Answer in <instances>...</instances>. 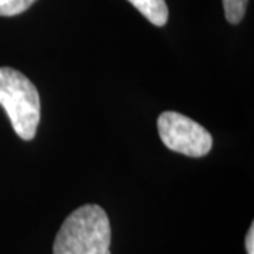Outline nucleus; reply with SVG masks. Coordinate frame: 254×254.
<instances>
[{"label": "nucleus", "mask_w": 254, "mask_h": 254, "mask_svg": "<svg viewBox=\"0 0 254 254\" xmlns=\"http://www.w3.org/2000/svg\"><path fill=\"white\" fill-rule=\"evenodd\" d=\"M112 229L98 205L81 206L64 220L54 242V254H110Z\"/></svg>", "instance_id": "nucleus-1"}, {"label": "nucleus", "mask_w": 254, "mask_h": 254, "mask_svg": "<svg viewBox=\"0 0 254 254\" xmlns=\"http://www.w3.org/2000/svg\"><path fill=\"white\" fill-rule=\"evenodd\" d=\"M0 105L6 110L17 136L33 140L41 116L40 95L26 75L13 68H0Z\"/></svg>", "instance_id": "nucleus-2"}, {"label": "nucleus", "mask_w": 254, "mask_h": 254, "mask_svg": "<svg viewBox=\"0 0 254 254\" xmlns=\"http://www.w3.org/2000/svg\"><path fill=\"white\" fill-rule=\"evenodd\" d=\"M163 143L175 153L188 157H203L210 151L212 134L195 120L177 112H164L157 120Z\"/></svg>", "instance_id": "nucleus-3"}, {"label": "nucleus", "mask_w": 254, "mask_h": 254, "mask_svg": "<svg viewBox=\"0 0 254 254\" xmlns=\"http://www.w3.org/2000/svg\"><path fill=\"white\" fill-rule=\"evenodd\" d=\"M151 24L163 27L168 20L165 0H128Z\"/></svg>", "instance_id": "nucleus-4"}, {"label": "nucleus", "mask_w": 254, "mask_h": 254, "mask_svg": "<svg viewBox=\"0 0 254 254\" xmlns=\"http://www.w3.org/2000/svg\"><path fill=\"white\" fill-rule=\"evenodd\" d=\"M226 20L232 24H239L246 14L249 0H222Z\"/></svg>", "instance_id": "nucleus-5"}, {"label": "nucleus", "mask_w": 254, "mask_h": 254, "mask_svg": "<svg viewBox=\"0 0 254 254\" xmlns=\"http://www.w3.org/2000/svg\"><path fill=\"white\" fill-rule=\"evenodd\" d=\"M37 0H0V16L3 17H11L17 16L20 13L34 4Z\"/></svg>", "instance_id": "nucleus-6"}, {"label": "nucleus", "mask_w": 254, "mask_h": 254, "mask_svg": "<svg viewBox=\"0 0 254 254\" xmlns=\"http://www.w3.org/2000/svg\"><path fill=\"white\" fill-rule=\"evenodd\" d=\"M246 252L247 254H254V225L250 226L246 236Z\"/></svg>", "instance_id": "nucleus-7"}]
</instances>
